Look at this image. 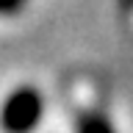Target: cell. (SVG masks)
Instances as JSON below:
<instances>
[{
  "mask_svg": "<svg viewBox=\"0 0 133 133\" xmlns=\"http://www.w3.org/2000/svg\"><path fill=\"white\" fill-rule=\"evenodd\" d=\"M25 8V0H0V14H17Z\"/></svg>",
  "mask_w": 133,
  "mask_h": 133,
  "instance_id": "cell-3",
  "label": "cell"
},
{
  "mask_svg": "<svg viewBox=\"0 0 133 133\" xmlns=\"http://www.w3.org/2000/svg\"><path fill=\"white\" fill-rule=\"evenodd\" d=\"M44 100L33 86H19L11 91L0 108V128L3 133H31L42 122Z\"/></svg>",
  "mask_w": 133,
  "mask_h": 133,
  "instance_id": "cell-1",
  "label": "cell"
},
{
  "mask_svg": "<svg viewBox=\"0 0 133 133\" xmlns=\"http://www.w3.org/2000/svg\"><path fill=\"white\" fill-rule=\"evenodd\" d=\"M78 133H114V125L103 114H83L78 122Z\"/></svg>",
  "mask_w": 133,
  "mask_h": 133,
  "instance_id": "cell-2",
  "label": "cell"
}]
</instances>
